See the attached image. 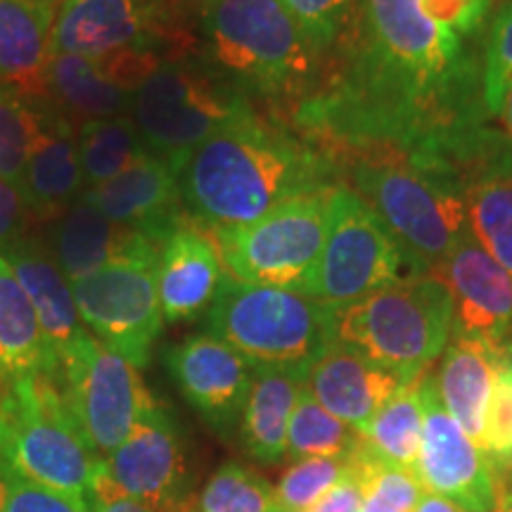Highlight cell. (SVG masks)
Wrapping results in <instances>:
<instances>
[{
  "instance_id": "6",
  "label": "cell",
  "mask_w": 512,
  "mask_h": 512,
  "mask_svg": "<svg viewBox=\"0 0 512 512\" xmlns=\"http://www.w3.org/2000/svg\"><path fill=\"white\" fill-rule=\"evenodd\" d=\"M252 100L223 81L207 62L162 60L133 95L131 117L145 150L181 176L192 152L247 114Z\"/></svg>"
},
{
  "instance_id": "52",
  "label": "cell",
  "mask_w": 512,
  "mask_h": 512,
  "mask_svg": "<svg viewBox=\"0 0 512 512\" xmlns=\"http://www.w3.org/2000/svg\"><path fill=\"white\" fill-rule=\"evenodd\" d=\"M496 512H498V510H496Z\"/></svg>"
},
{
  "instance_id": "23",
  "label": "cell",
  "mask_w": 512,
  "mask_h": 512,
  "mask_svg": "<svg viewBox=\"0 0 512 512\" xmlns=\"http://www.w3.org/2000/svg\"><path fill=\"white\" fill-rule=\"evenodd\" d=\"M467 228L503 268L512 273V150L503 133L460 174Z\"/></svg>"
},
{
  "instance_id": "10",
  "label": "cell",
  "mask_w": 512,
  "mask_h": 512,
  "mask_svg": "<svg viewBox=\"0 0 512 512\" xmlns=\"http://www.w3.org/2000/svg\"><path fill=\"white\" fill-rule=\"evenodd\" d=\"M328 192L287 202L247 226L214 230L230 278L306 294L328 235Z\"/></svg>"
},
{
  "instance_id": "51",
  "label": "cell",
  "mask_w": 512,
  "mask_h": 512,
  "mask_svg": "<svg viewBox=\"0 0 512 512\" xmlns=\"http://www.w3.org/2000/svg\"><path fill=\"white\" fill-rule=\"evenodd\" d=\"M188 512H197V510H188Z\"/></svg>"
},
{
  "instance_id": "34",
  "label": "cell",
  "mask_w": 512,
  "mask_h": 512,
  "mask_svg": "<svg viewBox=\"0 0 512 512\" xmlns=\"http://www.w3.org/2000/svg\"><path fill=\"white\" fill-rule=\"evenodd\" d=\"M48 105L0 83V181L19 188L46 124Z\"/></svg>"
},
{
  "instance_id": "45",
  "label": "cell",
  "mask_w": 512,
  "mask_h": 512,
  "mask_svg": "<svg viewBox=\"0 0 512 512\" xmlns=\"http://www.w3.org/2000/svg\"><path fill=\"white\" fill-rule=\"evenodd\" d=\"M498 121H501V133L505 138V143L510 145L512 150V83L508 86V93H505V100H503V110L498 114Z\"/></svg>"
},
{
  "instance_id": "40",
  "label": "cell",
  "mask_w": 512,
  "mask_h": 512,
  "mask_svg": "<svg viewBox=\"0 0 512 512\" xmlns=\"http://www.w3.org/2000/svg\"><path fill=\"white\" fill-rule=\"evenodd\" d=\"M0 512H91L74 498L57 494L48 486L17 472L0 458Z\"/></svg>"
},
{
  "instance_id": "44",
  "label": "cell",
  "mask_w": 512,
  "mask_h": 512,
  "mask_svg": "<svg viewBox=\"0 0 512 512\" xmlns=\"http://www.w3.org/2000/svg\"><path fill=\"white\" fill-rule=\"evenodd\" d=\"M413 512H465V510L456 503L446 501V498L434 496V494H430V491H425L420 498L418 508H415Z\"/></svg>"
},
{
  "instance_id": "4",
  "label": "cell",
  "mask_w": 512,
  "mask_h": 512,
  "mask_svg": "<svg viewBox=\"0 0 512 512\" xmlns=\"http://www.w3.org/2000/svg\"><path fill=\"white\" fill-rule=\"evenodd\" d=\"M332 344L420 377L444 354L453 332V297L439 275H418L330 306Z\"/></svg>"
},
{
  "instance_id": "8",
  "label": "cell",
  "mask_w": 512,
  "mask_h": 512,
  "mask_svg": "<svg viewBox=\"0 0 512 512\" xmlns=\"http://www.w3.org/2000/svg\"><path fill=\"white\" fill-rule=\"evenodd\" d=\"M430 273L354 188L342 181L328 192V235L306 287L309 297L325 306H339Z\"/></svg>"
},
{
  "instance_id": "30",
  "label": "cell",
  "mask_w": 512,
  "mask_h": 512,
  "mask_svg": "<svg viewBox=\"0 0 512 512\" xmlns=\"http://www.w3.org/2000/svg\"><path fill=\"white\" fill-rule=\"evenodd\" d=\"M422 375L415 377L403 392L396 394L375 415L366 434H363L366 444L373 448L377 456H382L394 465L406 467V470L415 472V475H418L422 425H425V411H422Z\"/></svg>"
},
{
  "instance_id": "22",
  "label": "cell",
  "mask_w": 512,
  "mask_h": 512,
  "mask_svg": "<svg viewBox=\"0 0 512 512\" xmlns=\"http://www.w3.org/2000/svg\"><path fill=\"white\" fill-rule=\"evenodd\" d=\"M0 256L8 261L22 290L27 292L50 354L60 368V358L83 335H88V328L83 325L81 313L76 309L72 283L57 266L55 256L36 240L17 238L0 252Z\"/></svg>"
},
{
  "instance_id": "42",
  "label": "cell",
  "mask_w": 512,
  "mask_h": 512,
  "mask_svg": "<svg viewBox=\"0 0 512 512\" xmlns=\"http://www.w3.org/2000/svg\"><path fill=\"white\" fill-rule=\"evenodd\" d=\"M27 211L29 209L27 202H24L22 190L0 181V252L19 238V230L24 226Z\"/></svg>"
},
{
  "instance_id": "38",
  "label": "cell",
  "mask_w": 512,
  "mask_h": 512,
  "mask_svg": "<svg viewBox=\"0 0 512 512\" xmlns=\"http://www.w3.org/2000/svg\"><path fill=\"white\" fill-rule=\"evenodd\" d=\"M320 60L330 57L347 31L356 0H280Z\"/></svg>"
},
{
  "instance_id": "37",
  "label": "cell",
  "mask_w": 512,
  "mask_h": 512,
  "mask_svg": "<svg viewBox=\"0 0 512 512\" xmlns=\"http://www.w3.org/2000/svg\"><path fill=\"white\" fill-rule=\"evenodd\" d=\"M482 451L501 475L512 472V344L503 349L484 413Z\"/></svg>"
},
{
  "instance_id": "27",
  "label": "cell",
  "mask_w": 512,
  "mask_h": 512,
  "mask_svg": "<svg viewBox=\"0 0 512 512\" xmlns=\"http://www.w3.org/2000/svg\"><path fill=\"white\" fill-rule=\"evenodd\" d=\"M437 375V389L451 418L463 432L482 446L484 413L494 387L503 349L482 339L451 335Z\"/></svg>"
},
{
  "instance_id": "39",
  "label": "cell",
  "mask_w": 512,
  "mask_h": 512,
  "mask_svg": "<svg viewBox=\"0 0 512 512\" xmlns=\"http://www.w3.org/2000/svg\"><path fill=\"white\" fill-rule=\"evenodd\" d=\"M482 83L486 112L491 121H498L505 93L512 83V3L503 5L484 31Z\"/></svg>"
},
{
  "instance_id": "7",
  "label": "cell",
  "mask_w": 512,
  "mask_h": 512,
  "mask_svg": "<svg viewBox=\"0 0 512 512\" xmlns=\"http://www.w3.org/2000/svg\"><path fill=\"white\" fill-rule=\"evenodd\" d=\"M209 332L230 344L254 368L309 373L332 344L330 306L283 287L226 278L207 313Z\"/></svg>"
},
{
  "instance_id": "29",
  "label": "cell",
  "mask_w": 512,
  "mask_h": 512,
  "mask_svg": "<svg viewBox=\"0 0 512 512\" xmlns=\"http://www.w3.org/2000/svg\"><path fill=\"white\" fill-rule=\"evenodd\" d=\"M34 375L55 380L57 361L50 354L27 292L0 256V387Z\"/></svg>"
},
{
  "instance_id": "50",
  "label": "cell",
  "mask_w": 512,
  "mask_h": 512,
  "mask_svg": "<svg viewBox=\"0 0 512 512\" xmlns=\"http://www.w3.org/2000/svg\"><path fill=\"white\" fill-rule=\"evenodd\" d=\"M48 3H55V0H48Z\"/></svg>"
},
{
  "instance_id": "3",
  "label": "cell",
  "mask_w": 512,
  "mask_h": 512,
  "mask_svg": "<svg viewBox=\"0 0 512 512\" xmlns=\"http://www.w3.org/2000/svg\"><path fill=\"white\" fill-rule=\"evenodd\" d=\"M200 31L209 67L249 100L297 107L323 76V60L280 0H216Z\"/></svg>"
},
{
  "instance_id": "32",
  "label": "cell",
  "mask_w": 512,
  "mask_h": 512,
  "mask_svg": "<svg viewBox=\"0 0 512 512\" xmlns=\"http://www.w3.org/2000/svg\"><path fill=\"white\" fill-rule=\"evenodd\" d=\"M349 467L363 494L361 512H413L425 494L415 472L377 456L366 439L349 456Z\"/></svg>"
},
{
  "instance_id": "41",
  "label": "cell",
  "mask_w": 512,
  "mask_h": 512,
  "mask_svg": "<svg viewBox=\"0 0 512 512\" xmlns=\"http://www.w3.org/2000/svg\"><path fill=\"white\" fill-rule=\"evenodd\" d=\"M91 512H152L131 498L112 477L107 460H102L95 470L93 484H91Z\"/></svg>"
},
{
  "instance_id": "17",
  "label": "cell",
  "mask_w": 512,
  "mask_h": 512,
  "mask_svg": "<svg viewBox=\"0 0 512 512\" xmlns=\"http://www.w3.org/2000/svg\"><path fill=\"white\" fill-rule=\"evenodd\" d=\"M162 15L159 0H62L53 24V53L95 60L155 53Z\"/></svg>"
},
{
  "instance_id": "9",
  "label": "cell",
  "mask_w": 512,
  "mask_h": 512,
  "mask_svg": "<svg viewBox=\"0 0 512 512\" xmlns=\"http://www.w3.org/2000/svg\"><path fill=\"white\" fill-rule=\"evenodd\" d=\"M10 437L3 456L24 477L91 510V484L105 458L95 456L64 408L53 377L34 375L5 387Z\"/></svg>"
},
{
  "instance_id": "49",
  "label": "cell",
  "mask_w": 512,
  "mask_h": 512,
  "mask_svg": "<svg viewBox=\"0 0 512 512\" xmlns=\"http://www.w3.org/2000/svg\"><path fill=\"white\" fill-rule=\"evenodd\" d=\"M278 512H294V510H278Z\"/></svg>"
},
{
  "instance_id": "43",
  "label": "cell",
  "mask_w": 512,
  "mask_h": 512,
  "mask_svg": "<svg viewBox=\"0 0 512 512\" xmlns=\"http://www.w3.org/2000/svg\"><path fill=\"white\" fill-rule=\"evenodd\" d=\"M363 494L354 482V477L342 479L325 494L320 501L313 505L309 512H361Z\"/></svg>"
},
{
  "instance_id": "33",
  "label": "cell",
  "mask_w": 512,
  "mask_h": 512,
  "mask_svg": "<svg viewBox=\"0 0 512 512\" xmlns=\"http://www.w3.org/2000/svg\"><path fill=\"white\" fill-rule=\"evenodd\" d=\"M361 439V434L325 411L304 384L294 403L290 430H287L285 458L294 463L306 458H349Z\"/></svg>"
},
{
  "instance_id": "11",
  "label": "cell",
  "mask_w": 512,
  "mask_h": 512,
  "mask_svg": "<svg viewBox=\"0 0 512 512\" xmlns=\"http://www.w3.org/2000/svg\"><path fill=\"white\" fill-rule=\"evenodd\" d=\"M55 382L76 430L100 458L117 451L138 415L155 401L140 368L91 332L60 358Z\"/></svg>"
},
{
  "instance_id": "26",
  "label": "cell",
  "mask_w": 512,
  "mask_h": 512,
  "mask_svg": "<svg viewBox=\"0 0 512 512\" xmlns=\"http://www.w3.org/2000/svg\"><path fill=\"white\" fill-rule=\"evenodd\" d=\"M150 249H159V245L147 240L138 230L110 221L91 204L76 200L55 219L50 254L55 256L57 266L67 275L69 283H74L112 261L150 252Z\"/></svg>"
},
{
  "instance_id": "14",
  "label": "cell",
  "mask_w": 512,
  "mask_h": 512,
  "mask_svg": "<svg viewBox=\"0 0 512 512\" xmlns=\"http://www.w3.org/2000/svg\"><path fill=\"white\" fill-rule=\"evenodd\" d=\"M107 460L112 477L152 512H188V463L181 430L157 399L138 415L136 425Z\"/></svg>"
},
{
  "instance_id": "25",
  "label": "cell",
  "mask_w": 512,
  "mask_h": 512,
  "mask_svg": "<svg viewBox=\"0 0 512 512\" xmlns=\"http://www.w3.org/2000/svg\"><path fill=\"white\" fill-rule=\"evenodd\" d=\"M86 188L79 155V133L60 112L46 110V124L31 152L19 185L29 214L57 219Z\"/></svg>"
},
{
  "instance_id": "48",
  "label": "cell",
  "mask_w": 512,
  "mask_h": 512,
  "mask_svg": "<svg viewBox=\"0 0 512 512\" xmlns=\"http://www.w3.org/2000/svg\"><path fill=\"white\" fill-rule=\"evenodd\" d=\"M498 512H512V472L501 475V498H498Z\"/></svg>"
},
{
  "instance_id": "28",
  "label": "cell",
  "mask_w": 512,
  "mask_h": 512,
  "mask_svg": "<svg viewBox=\"0 0 512 512\" xmlns=\"http://www.w3.org/2000/svg\"><path fill=\"white\" fill-rule=\"evenodd\" d=\"M306 373L290 368H254L238 430L245 451L254 460L275 465L287 453V430Z\"/></svg>"
},
{
  "instance_id": "1",
  "label": "cell",
  "mask_w": 512,
  "mask_h": 512,
  "mask_svg": "<svg viewBox=\"0 0 512 512\" xmlns=\"http://www.w3.org/2000/svg\"><path fill=\"white\" fill-rule=\"evenodd\" d=\"M482 43L441 24L427 0H356L294 126L339 162L403 157L460 178L501 138L484 107Z\"/></svg>"
},
{
  "instance_id": "2",
  "label": "cell",
  "mask_w": 512,
  "mask_h": 512,
  "mask_svg": "<svg viewBox=\"0 0 512 512\" xmlns=\"http://www.w3.org/2000/svg\"><path fill=\"white\" fill-rule=\"evenodd\" d=\"M178 183L197 223L238 228L299 197L332 190L342 183V164L299 128L254 110L197 147Z\"/></svg>"
},
{
  "instance_id": "20",
  "label": "cell",
  "mask_w": 512,
  "mask_h": 512,
  "mask_svg": "<svg viewBox=\"0 0 512 512\" xmlns=\"http://www.w3.org/2000/svg\"><path fill=\"white\" fill-rule=\"evenodd\" d=\"M413 380L347 347L330 344L311 363L304 384L325 411L363 437L375 415Z\"/></svg>"
},
{
  "instance_id": "36",
  "label": "cell",
  "mask_w": 512,
  "mask_h": 512,
  "mask_svg": "<svg viewBox=\"0 0 512 512\" xmlns=\"http://www.w3.org/2000/svg\"><path fill=\"white\" fill-rule=\"evenodd\" d=\"M349 475V458L297 460L275 486V503L280 510L309 512L332 486Z\"/></svg>"
},
{
  "instance_id": "46",
  "label": "cell",
  "mask_w": 512,
  "mask_h": 512,
  "mask_svg": "<svg viewBox=\"0 0 512 512\" xmlns=\"http://www.w3.org/2000/svg\"><path fill=\"white\" fill-rule=\"evenodd\" d=\"M171 8H176L178 12H185V15H197L202 17L216 0H166Z\"/></svg>"
},
{
  "instance_id": "31",
  "label": "cell",
  "mask_w": 512,
  "mask_h": 512,
  "mask_svg": "<svg viewBox=\"0 0 512 512\" xmlns=\"http://www.w3.org/2000/svg\"><path fill=\"white\" fill-rule=\"evenodd\" d=\"M145 152V143L131 114L88 119L79 128V155L86 188L112 181Z\"/></svg>"
},
{
  "instance_id": "19",
  "label": "cell",
  "mask_w": 512,
  "mask_h": 512,
  "mask_svg": "<svg viewBox=\"0 0 512 512\" xmlns=\"http://www.w3.org/2000/svg\"><path fill=\"white\" fill-rule=\"evenodd\" d=\"M79 200L119 226L138 230L155 245H162L185 221L178 171L150 152L112 181L83 190Z\"/></svg>"
},
{
  "instance_id": "5",
  "label": "cell",
  "mask_w": 512,
  "mask_h": 512,
  "mask_svg": "<svg viewBox=\"0 0 512 512\" xmlns=\"http://www.w3.org/2000/svg\"><path fill=\"white\" fill-rule=\"evenodd\" d=\"M339 164L344 183L432 273L470 230L456 174L387 155L349 157Z\"/></svg>"
},
{
  "instance_id": "24",
  "label": "cell",
  "mask_w": 512,
  "mask_h": 512,
  "mask_svg": "<svg viewBox=\"0 0 512 512\" xmlns=\"http://www.w3.org/2000/svg\"><path fill=\"white\" fill-rule=\"evenodd\" d=\"M55 3L0 0V83L43 100L53 57Z\"/></svg>"
},
{
  "instance_id": "18",
  "label": "cell",
  "mask_w": 512,
  "mask_h": 512,
  "mask_svg": "<svg viewBox=\"0 0 512 512\" xmlns=\"http://www.w3.org/2000/svg\"><path fill=\"white\" fill-rule=\"evenodd\" d=\"M155 53H121L110 57H81L53 53L48 62L46 91L55 107L83 121L128 114L133 95L152 69Z\"/></svg>"
},
{
  "instance_id": "47",
  "label": "cell",
  "mask_w": 512,
  "mask_h": 512,
  "mask_svg": "<svg viewBox=\"0 0 512 512\" xmlns=\"http://www.w3.org/2000/svg\"><path fill=\"white\" fill-rule=\"evenodd\" d=\"M10 437V406H8V392L0 387V456H3L5 444Z\"/></svg>"
},
{
  "instance_id": "21",
  "label": "cell",
  "mask_w": 512,
  "mask_h": 512,
  "mask_svg": "<svg viewBox=\"0 0 512 512\" xmlns=\"http://www.w3.org/2000/svg\"><path fill=\"white\" fill-rule=\"evenodd\" d=\"M226 278L214 238H207L192 223L176 228L159 245L157 254V290L164 323H188L209 313Z\"/></svg>"
},
{
  "instance_id": "12",
  "label": "cell",
  "mask_w": 512,
  "mask_h": 512,
  "mask_svg": "<svg viewBox=\"0 0 512 512\" xmlns=\"http://www.w3.org/2000/svg\"><path fill=\"white\" fill-rule=\"evenodd\" d=\"M157 254L159 249H150L124 256L72 283L76 309L88 332L136 368L150 363L164 325Z\"/></svg>"
},
{
  "instance_id": "35",
  "label": "cell",
  "mask_w": 512,
  "mask_h": 512,
  "mask_svg": "<svg viewBox=\"0 0 512 512\" xmlns=\"http://www.w3.org/2000/svg\"><path fill=\"white\" fill-rule=\"evenodd\" d=\"M275 489L240 463H226L202 489L197 512H278Z\"/></svg>"
},
{
  "instance_id": "16",
  "label": "cell",
  "mask_w": 512,
  "mask_h": 512,
  "mask_svg": "<svg viewBox=\"0 0 512 512\" xmlns=\"http://www.w3.org/2000/svg\"><path fill=\"white\" fill-rule=\"evenodd\" d=\"M166 368L183 399L216 432H233L245 408L254 366L211 332L192 335L166 351Z\"/></svg>"
},
{
  "instance_id": "15",
  "label": "cell",
  "mask_w": 512,
  "mask_h": 512,
  "mask_svg": "<svg viewBox=\"0 0 512 512\" xmlns=\"http://www.w3.org/2000/svg\"><path fill=\"white\" fill-rule=\"evenodd\" d=\"M434 275L453 297L451 335L482 339L505 349L512 344V273L467 233Z\"/></svg>"
},
{
  "instance_id": "13",
  "label": "cell",
  "mask_w": 512,
  "mask_h": 512,
  "mask_svg": "<svg viewBox=\"0 0 512 512\" xmlns=\"http://www.w3.org/2000/svg\"><path fill=\"white\" fill-rule=\"evenodd\" d=\"M422 444L418 477L425 491L456 503L465 512H496L501 472L463 432L441 401L437 377L422 375Z\"/></svg>"
}]
</instances>
